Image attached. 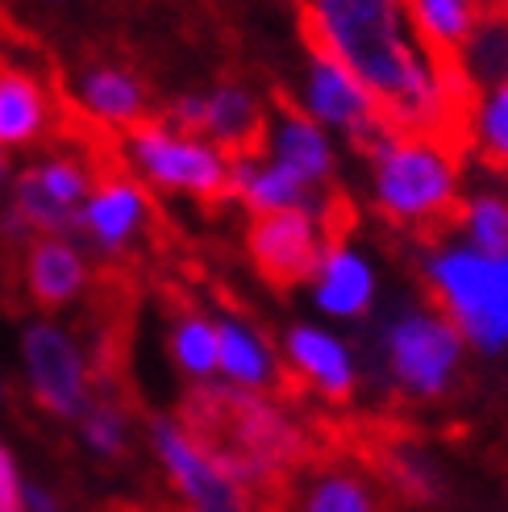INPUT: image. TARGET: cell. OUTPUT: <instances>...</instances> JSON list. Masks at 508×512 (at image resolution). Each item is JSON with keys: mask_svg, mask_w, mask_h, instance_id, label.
I'll return each instance as SVG.
<instances>
[{"mask_svg": "<svg viewBox=\"0 0 508 512\" xmlns=\"http://www.w3.org/2000/svg\"><path fill=\"white\" fill-rule=\"evenodd\" d=\"M371 171L379 213L421 246H438L467 225L471 204L459 196V159L446 146L392 134L371 155Z\"/></svg>", "mask_w": 508, "mask_h": 512, "instance_id": "6da1fadb", "label": "cell"}, {"mask_svg": "<svg viewBox=\"0 0 508 512\" xmlns=\"http://www.w3.org/2000/svg\"><path fill=\"white\" fill-rule=\"evenodd\" d=\"M425 284L438 313L459 325L463 338L484 350L508 342V259H484L475 250L442 254Z\"/></svg>", "mask_w": 508, "mask_h": 512, "instance_id": "7a4b0ae2", "label": "cell"}, {"mask_svg": "<svg viewBox=\"0 0 508 512\" xmlns=\"http://www.w3.org/2000/svg\"><path fill=\"white\" fill-rule=\"evenodd\" d=\"M125 138H130V150H134V159L150 184L171 188V192H188L192 200L209 204V209L234 200L230 163L200 138H184V134L167 130L163 117L134 121L130 130H125Z\"/></svg>", "mask_w": 508, "mask_h": 512, "instance_id": "3957f363", "label": "cell"}, {"mask_svg": "<svg viewBox=\"0 0 508 512\" xmlns=\"http://www.w3.org/2000/svg\"><path fill=\"white\" fill-rule=\"evenodd\" d=\"M463 342V329L438 309L409 313L388 334V367L409 396L438 400L463 363Z\"/></svg>", "mask_w": 508, "mask_h": 512, "instance_id": "277c9868", "label": "cell"}, {"mask_svg": "<svg viewBox=\"0 0 508 512\" xmlns=\"http://www.w3.org/2000/svg\"><path fill=\"white\" fill-rule=\"evenodd\" d=\"M246 254L271 288L288 292L321 275L329 246L309 213H254L246 225Z\"/></svg>", "mask_w": 508, "mask_h": 512, "instance_id": "5b68a950", "label": "cell"}, {"mask_svg": "<svg viewBox=\"0 0 508 512\" xmlns=\"http://www.w3.org/2000/svg\"><path fill=\"white\" fill-rule=\"evenodd\" d=\"M96 175L84 159L59 155L50 163L25 167L17 179V213L30 229H42L46 238L84 234V209L92 200Z\"/></svg>", "mask_w": 508, "mask_h": 512, "instance_id": "8992f818", "label": "cell"}, {"mask_svg": "<svg viewBox=\"0 0 508 512\" xmlns=\"http://www.w3.org/2000/svg\"><path fill=\"white\" fill-rule=\"evenodd\" d=\"M309 109H313L317 121L338 125V130L350 138V146L367 159L392 138L388 121L379 117L367 88L354 80L338 59L309 55Z\"/></svg>", "mask_w": 508, "mask_h": 512, "instance_id": "52a82bcc", "label": "cell"}, {"mask_svg": "<svg viewBox=\"0 0 508 512\" xmlns=\"http://www.w3.org/2000/svg\"><path fill=\"white\" fill-rule=\"evenodd\" d=\"M155 433V450L171 471V483L188 496L192 508H209V512H254V500L238 488V483L225 475L213 458L200 450L188 433L180 429V421H150Z\"/></svg>", "mask_w": 508, "mask_h": 512, "instance_id": "ba28073f", "label": "cell"}, {"mask_svg": "<svg viewBox=\"0 0 508 512\" xmlns=\"http://www.w3.org/2000/svg\"><path fill=\"white\" fill-rule=\"evenodd\" d=\"M25 363L34 375V396L55 417H80L88 408V371L80 350L55 325L25 329Z\"/></svg>", "mask_w": 508, "mask_h": 512, "instance_id": "9c48e42d", "label": "cell"}, {"mask_svg": "<svg viewBox=\"0 0 508 512\" xmlns=\"http://www.w3.org/2000/svg\"><path fill=\"white\" fill-rule=\"evenodd\" d=\"M205 138L230 167L263 163L271 150V125L250 92L217 88L213 96H205Z\"/></svg>", "mask_w": 508, "mask_h": 512, "instance_id": "30bf717a", "label": "cell"}, {"mask_svg": "<svg viewBox=\"0 0 508 512\" xmlns=\"http://www.w3.org/2000/svg\"><path fill=\"white\" fill-rule=\"evenodd\" d=\"M150 217H155V204L121 167L96 179L92 200L84 209V238L105 254H121Z\"/></svg>", "mask_w": 508, "mask_h": 512, "instance_id": "8fae6325", "label": "cell"}, {"mask_svg": "<svg viewBox=\"0 0 508 512\" xmlns=\"http://www.w3.org/2000/svg\"><path fill=\"white\" fill-rule=\"evenodd\" d=\"M275 100L284 105V125L271 134V163H279L284 171H292L296 179H304L309 188L325 192V188H334L338 179H334V150H329L325 134L317 130V121L304 113L296 100L279 88Z\"/></svg>", "mask_w": 508, "mask_h": 512, "instance_id": "7c38bea8", "label": "cell"}, {"mask_svg": "<svg viewBox=\"0 0 508 512\" xmlns=\"http://www.w3.org/2000/svg\"><path fill=\"white\" fill-rule=\"evenodd\" d=\"M288 358L292 367L304 375L309 388H317L329 404H350L354 396V363L342 342H334L321 329H309V325H296L288 334Z\"/></svg>", "mask_w": 508, "mask_h": 512, "instance_id": "4fadbf2b", "label": "cell"}, {"mask_svg": "<svg viewBox=\"0 0 508 512\" xmlns=\"http://www.w3.org/2000/svg\"><path fill=\"white\" fill-rule=\"evenodd\" d=\"M230 171H234V200H246L250 213H309V217L321 213L325 192L309 188L279 163H242Z\"/></svg>", "mask_w": 508, "mask_h": 512, "instance_id": "5bb4252c", "label": "cell"}, {"mask_svg": "<svg viewBox=\"0 0 508 512\" xmlns=\"http://www.w3.org/2000/svg\"><path fill=\"white\" fill-rule=\"evenodd\" d=\"M88 267L67 238H38L25 259V284L38 309H63L67 300L84 292Z\"/></svg>", "mask_w": 508, "mask_h": 512, "instance_id": "9a60e30c", "label": "cell"}, {"mask_svg": "<svg viewBox=\"0 0 508 512\" xmlns=\"http://www.w3.org/2000/svg\"><path fill=\"white\" fill-rule=\"evenodd\" d=\"M50 105L34 75L0 63V150L34 146L46 134Z\"/></svg>", "mask_w": 508, "mask_h": 512, "instance_id": "2e32d148", "label": "cell"}, {"mask_svg": "<svg viewBox=\"0 0 508 512\" xmlns=\"http://www.w3.org/2000/svg\"><path fill=\"white\" fill-rule=\"evenodd\" d=\"M288 512H375V496L350 467H313L304 488H288Z\"/></svg>", "mask_w": 508, "mask_h": 512, "instance_id": "e0dca14e", "label": "cell"}, {"mask_svg": "<svg viewBox=\"0 0 508 512\" xmlns=\"http://www.w3.org/2000/svg\"><path fill=\"white\" fill-rule=\"evenodd\" d=\"M84 109L96 121L121 125V130H130L134 121L150 117L146 113V88L134 80V75H125L117 67H92L84 75Z\"/></svg>", "mask_w": 508, "mask_h": 512, "instance_id": "ac0fdd59", "label": "cell"}, {"mask_svg": "<svg viewBox=\"0 0 508 512\" xmlns=\"http://www.w3.org/2000/svg\"><path fill=\"white\" fill-rule=\"evenodd\" d=\"M371 271L359 254L342 250H329V259L317 275V304L325 313H338V317H359L371 309Z\"/></svg>", "mask_w": 508, "mask_h": 512, "instance_id": "d6986e66", "label": "cell"}, {"mask_svg": "<svg viewBox=\"0 0 508 512\" xmlns=\"http://www.w3.org/2000/svg\"><path fill=\"white\" fill-rule=\"evenodd\" d=\"M217 367L234 379V388H263V383L275 379V367H271V358L263 350V342L246 334L242 325L234 321H217Z\"/></svg>", "mask_w": 508, "mask_h": 512, "instance_id": "ffe728a7", "label": "cell"}, {"mask_svg": "<svg viewBox=\"0 0 508 512\" xmlns=\"http://www.w3.org/2000/svg\"><path fill=\"white\" fill-rule=\"evenodd\" d=\"M475 150H479V167L508 179V80L484 96V109H479L475 121Z\"/></svg>", "mask_w": 508, "mask_h": 512, "instance_id": "44dd1931", "label": "cell"}, {"mask_svg": "<svg viewBox=\"0 0 508 512\" xmlns=\"http://www.w3.org/2000/svg\"><path fill=\"white\" fill-rule=\"evenodd\" d=\"M171 350H175V363H180L188 375L205 379L217 367V329L213 321H205L196 309H180V321H175V334H171Z\"/></svg>", "mask_w": 508, "mask_h": 512, "instance_id": "7402d4cb", "label": "cell"}, {"mask_svg": "<svg viewBox=\"0 0 508 512\" xmlns=\"http://www.w3.org/2000/svg\"><path fill=\"white\" fill-rule=\"evenodd\" d=\"M84 438L92 450L121 458L125 454V408L117 400V392H96L84 408Z\"/></svg>", "mask_w": 508, "mask_h": 512, "instance_id": "603a6c76", "label": "cell"}, {"mask_svg": "<svg viewBox=\"0 0 508 512\" xmlns=\"http://www.w3.org/2000/svg\"><path fill=\"white\" fill-rule=\"evenodd\" d=\"M467 225L475 238V254H484V259H508V200L504 196L488 192V196L471 200Z\"/></svg>", "mask_w": 508, "mask_h": 512, "instance_id": "cb8c5ba5", "label": "cell"}, {"mask_svg": "<svg viewBox=\"0 0 508 512\" xmlns=\"http://www.w3.org/2000/svg\"><path fill=\"white\" fill-rule=\"evenodd\" d=\"M0 512H25V500H21V483H17V467L9 450L0 446Z\"/></svg>", "mask_w": 508, "mask_h": 512, "instance_id": "d4e9b609", "label": "cell"}, {"mask_svg": "<svg viewBox=\"0 0 508 512\" xmlns=\"http://www.w3.org/2000/svg\"><path fill=\"white\" fill-rule=\"evenodd\" d=\"M21 500H25V512H59V504L50 500L42 488H25Z\"/></svg>", "mask_w": 508, "mask_h": 512, "instance_id": "484cf974", "label": "cell"}, {"mask_svg": "<svg viewBox=\"0 0 508 512\" xmlns=\"http://www.w3.org/2000/svg\"><path fill=\"white\" fill-rule=\"evenodd\" d=\"M184 512H209V508H184Z\"/></svg>", "mask_w": 508, "mask_h": 512, "instance_id": "4316f807", "label": "cell"}]
</instances>
